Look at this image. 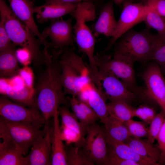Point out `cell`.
Listing matches in <instances>:
<instances>
[{"label": "cell", "instance_id": "obj_19", "mask_svg": "<svg viewBox=\"0 0 165 165\" xmlns=\"http://www.w3.org/2000/svg\"><path fill=\"white\" fill-rule=\"evenodd\" d=\"M58 112L53 117L54 127L51 140V163L52 165H67L65 145L61 136Z\"/></svg>", "mask_w": 165, "mask_h": 165}, {"label": "cell", "instance_id": "obj_27", "mask_svg": "<svg viewBox=\"0 0 165 165\" xmlns=\"http://www.w3.org/2000/svg\"><path fill=\"white\" fill-rule=\"evenodd\" d=\"M58 112L61 118V127L73 131L83 140L85 135L87 134V129L83 127L73 112H70L67 108L64 106H60Z\"/></svg>", "mask_w": 165, "mask_h": 165}, {"label": "cell", "instance_id": "obj_17", "mask_svg": "<svg viewBox=\"0 0 165 165\" xmlns=\"http://www.w3.org/2000/svg\"><path fill=\"white\" fill-rule=\"evenodd\" d=\"M113 1H109L101 9L97 21L92 27L94 36L102 34L112 37L114 35L117 21L114 15Z\"/></svg>", "mask_w": 165, "mask_h": 165}, {"label": "cell", "instance_id": "obj_21", "mask_svg": "<svg viewBox=\"0 0 165 165\" xmlns=\"http://www.w3.org/2000/svg\"><path fill=\"white\" fill-rule=\"evenodd\" d=\"M125 143L141 157L155 165H160L161 156L160 149L147 139L130 137Z\"/></svg>", "mask_w": 165, "mask_h": 165}, {"label": "cell", "instance_id": "obj_15", "mask_svg": "<svg viewBox=\"0 0 165 165\" xmlns=\"http://www.w3.org/2000/svg\"><path fill=\"white\" fill-rule=\"evenodd\" d=\"M62 72L61 79L64 92L77 96L82 87L92 81L90 77L81 76L67 63L61 60Z\"/></svg>", "mask_w": 165, "mask_h": 165}, {"label": "cell", "instance_id": "obj_44", "mask_svg": "<svg viewBox=\"0 0 165 165\" xmlns=\"http://www.w3.org/2000/svg\"><path fill=\"white\" fill-rule=\"evenodd\" d=\"M124 1V0H113L115 3L118 5H121Z\"/></svg>", "mask_w": 165, "mask_h": 165}, {"label": "cell", "instance_id": "obj_9", "mask_svg": "<svg viewBox=\"0 0 165 165\" xmlns=\"http://www.w3.org/2000/svg\"><path fill=\"white\" fill-rule=\"evenodd\" d=\"M86 134L80 145L94 164L105 165L108 152L105 130L95 123L88 127Z\"/></svg>", "mask_w": 165, "mask_h": 165}, {"label": "cell", "instance_id": "obj_10", "mask_svg": "<svg viewBox=\"0 0 165 165\" xmlns=\"http://www.w3.org/2000/svg\"><path fill=\"white\" fill-rule=\"evenodd\" d=\"M72 20L70 18L65 20L59 18L51 20L50 25L42 31L43 37L45 39L47 38L50 39L54 49L74 48Z\"/></svg>", "mask_w": 165, "mask_h": 165}, {"label": "cell", "instance_id": "obj_18", "mask_svg": "<svg viewBox=\"0 0 165 165\" xmlns=\"http://www.w3.org/2000/svg\"><path fill=\"white\" fill-rule=\"evenodd\" d=\"M0 165H28L26 156L9 139L0 137Z\"/></svg>", "mask_w": 165, "mask_h": 165}, {"label": "cell", "instance_id": "obj_26", "mask_svg": "<svg viewBox=\"0 0 165 165\" xmlns=\"http://www.w3.org/2000/svg\"><path fill=\"white\" fill-rule=\"evenodd\" d=\"M74 50V48L71 47L63 49L60 59L69 64L81 76L90 77L88 64L75 53Z\"/></svg>", "mask_w": 165, "mask_h": 165}, {"label": "cell", "instance_id": "obj_2", "mask_svg": "<svg viewBox=\"0 0 165 165\" xmlns=\"http://www.w3.org/2000/svg\"><path fill=\"white\" fill-rule=\"evenodd\" d=\"M0 20L3 22L13 43L27 50L35 64L45 63L50 55L40 49L39 40L30 29L14 14L4 0H0Z\"/></svg>", "mask_w": 165, "mask_h": 165}, {"label": "cell", "instance_id": "obj_16", "mask_svg": "<svg viewBox=\"0 0 165 165\" xmlns=\"http://www.w3.org/2000/svg\"><path fill=\"white\" fill-rule=\"evenodd\" d=\"M77 4L45 3L35 6L34 13L36 14L37 21L43 24L72 13L77 7Z\"/></svg>", "mask_w": 165, "mask_h": 165}, {"label": "cell", "instance_id": "obj_39", "mask_svg": "<svg viewBox=\"0 0 165 165\" xmlns=\"http://www.w3.org/2000/svg\"><path fill=\"white\" fill-rule=\"evenodd\" d=\"M16 55L18 61L24 66H28L32 61L30 53L25 49L22 48L16 50Z\"/></svg>", "mask_w": 165, "mask_h": 165}, {"label": "cell", "instance_id": "obj_12", "mask_svg": "<svg viewBox=\"0 0 165 165\" xmlns=\"http://www.w3.org/2000/svg\"><path fill=\"white\" fill-rule=\"evenodd\" d=\"M10 7L15 15L23 22L39 40L44 47V50L47 53L48 49L52 46L44 38L38 29L34 16V0H8Z\"/></svg>", "mask_w": 165, "mask_h": 165}, {"label": "cell", "instance_id": "obj_4", "mask_svg": "<svg viewBox=\"0 0 165 165\" xmlns=\"http://www.w3.org/2000/svg\"><path fill=\"white\" fill-rule=\"evenodd\" d=\"M152 34L149 29L136 31L131 29L116 42L114 54L127 57L135 62L153 60Z\"/></svg>", "mask_w": 165, "mask_h": 165}, {"label": "cell", "instance_id": "obj_37", "mask_svg": "<svg viewBox=\"0 0 165 165\" xmlns=\"http://www.w3.org/2000/svg\"><path fill=\"white\" fill-rule=\"evenodd\" d=\"M156 140L157 141V146L161 154L159 163L160 165H165V119Z\"/></svg>", "mask_w": 165, "mask_h": 165}, {"label": "cell", "instance_id": "obj_46", "mask_svg": "<svg viewBox=\"0 0 165 165\" xmlns=\"http://www.w3.org/2000/svg\"><path fill=\"white\" fill-rule=\"evenodd\" d=\"M164 101L165 103V93L164 97Z\"/></svg>", "mask_w": 165, "mask_h": 165}, {"label": "cell", "instance_id": "obj_35", "mask_svg": "<svg viewBox=\"0 0 165 165\" xmlns=\"http://www.w3.org/2000/svg\"><path fill=\"white\" fill-rule=\"evenodd\" d=\"M105 165H140V164L134 161L124 159L119 157L108 147L107 158Z\"/></svg>", "mask_w": 165, "mask_h": 165}, {"label": "cell", "instance_id": "obj_30", "mask_svg": "<svg viewBox=\"0 0 165 165\" xmlns=\"http://www.w3.org/2000/svg\"><path fill=\"white\" fill-rule=\"evenodd\" d=\"M145 6L146 10L143 21L148 28L156 30L158 35L165 38V17Z\"/></svg>", "mask_w": 165, "mask_h": 165}, {"label": "cell", "instance_id": "obj_36", "mask_svg": "<svg viewBox=\"0 0 165 165\" xmlns=\"http://www.w3.org/2000/svg\"><path fill=\"white\" fill-rule=\"evenodd\" d=\"M18 74L23 80L25 85L29 88H33L34 75L31 68L28 66L20 68Z\"/></svg>", "mask_w": 165, "mask_h": 165}, {"label": "cell", "instance_id": "obj_38", "mask_svg": "<svg viewBox=\"0 0 165 165\" xmlns=\"http://www.w3.org/2000/svg\"><path fill=\"white\" fill-rule=\"evenodd\" d=\"M145 4L158 14L165 17V0H146Z\"/></svg>", "mask_w": 165, "mask_h": 165}, {"label": "cell", "instance_id": "obj_5", "mask_svg": "<svg viewBox=\"0 0 165 165\" xmlns=\"http://www.w3.org/2000/svg\"><path fill=\"white\" fill-rule=\"evenodd\" d=\"M96 64L99 71L110 72L122 81L128 89L137 96L147 98L145 89L137 84L134 64L135 62L124 56L114 54L113 58L105 54L95 56Z\"/></svg>", "mask_w": 165, "mask_h": 165}, {"label": "cell", "instance_id": "obj_20", "mask_svg": "<svg viewBox=\"0 0 165 165\" xmlns=\"http://www.w3.org/2000/svg\"><path fill=\"white\" fill-rule=\"evenodd\" d=\"M16 46L11 42L0 51L1 78H10L18 74L20 68L16 55Z\"/></svg>", "mask_w": 165, "mask_h": 165}, {"label": "cell", "instance_id": "obj_14", "mask_svg": "<svg viewBox=\"0 0 165 165\" xmlns=\"http://www.w3.org/2000/svg\"><path fill=\"white\" fill-rule=\"evenodd\" d=\"M48 122L44 126V135L37 140L32 145L26 158L28 165H51L52 133Z\"/></svg>", "mask_w": 165, "mask_h": 165}, {"label": "cell", "instance_id": "obj_43", "mask_svg": "<svg viewBox=\"0 0 165 165\" xmlns=\"http://www.w3.org/2000/svg\"><path fill=\"white\" fill-rule=\"evenodd\" d=\"M143 110L150 121H151L154 118L156 114L154 109L146 105H141Z\"/></svg>", "mask_w": 165, "mask_h": 165}, {"label": "cell", "instance_id": "obj_28", "mask_svg": "<svg viewBox=\"0 0 165 165\" xmlns=\"http://www.w3.org/2000/svg\"><path fill=\"white\" fill-rule=\"evenodd\" d=\"M65 145L68 165H93V161L85 153L79 144Z\"/></svg>", "mask_w": 165, "mask_h": 165}, {"label": "cell", "instance_id": "obj_3", "mask_svg": "<svg viewBox=\"0 0 165 165\" xmlns=\"http://www.w3.org/2000/svg\"><path fill=\"white\" fill-rule=\"evenodd\" d=\"M70 14L76 20L73 26L75 42L77 43L79 51L87 56L91 76L95 78L99 74L94 53L95 39L91 30L86 24V22L94 21L96 18L94 4L90 2L79 3Z\"/></svg>", "mask_w": 165, "mask_h": 165}, {"label": "cell", "instance_id": "obj_8", "mask_svg": "<svg viewBox=\"0 0 165 165\" xmlns=\"http://www.w3.org/2000/svg\"><path fill=\"white\" fill-rule=\"evenodd\" d=\"M123 9L118 21L113 36L110 39L102 53L108 51L117 40L135 25L143 21L146 10L145 4L135 3L130 0H124Z\"/></svg>", "mask_w": 165, "mask_h": 165}, {"label": "cell", "instance_id": "obj_25", "mask_svg": "<svg viewBox=\"0 0 165 165\" xmlns=\"http://www.w3.org/2000/svg\"><path fill=\"white\" fill-rule=\"evenodd\" d=\"M35 95V91L34 88H29L25 86L19 90L10 88L3 95L17 103L30 107L37 108Z\"/></svg>", "mask_w": 165, "mask_h": 165}, {"label": "cell", "instance_id": "obj_11", "mask_svg": "<svg viewBox=\"0 0 165 165\" xmlns=\"http://www.w3.org/2000/svg\"><path fill=\"white\" fill-rule=\"evenodd\" d=\"M159 65L157 63H152L143 73L142 77L146 85L147 98L155 101L165 112V79Z\"/></svg>", "mask_w": 165, "mask_h": 165}, {"label": "cell", "instance_id": "obj_40", "mask_svg": "<svg viewBox=\"0 0 165 165\" xmlns=\"http://www.w3.org/2000/svg\"><path fill=\"white\" fill-rule=\"evenodd\" d=\"M5 27L4 23L2 20L0 21V51L7 47L11 43Z\"/></svg>", "mask_w": 165, "mask_h": 165}, {"label": "cell", "instance_id": "obj_23", "mask_svg": "<svg viewBox=\"0 0 165 165\" xmlns=\"http://www.w3.org/2000/svg\"><path fill=\"white\" fill-rule=\"evenodd\" d=\"M107 98L104 93L100 91L94 83L90 90L87 104L94 110L103 123L109 116L106 103Z\"/></svg>", "mask_w": 165, "mask_h": 165}, {"label": "cell", "instance_id": "obj_1", "mask_svg": "<svg viewBox=\"0 0 165 165\" xmlns=\"http://www.w3.org/2000/svg\"><path fill=\"white\" fill-rule=\"evenodd\" d=\"M62 52V50H52L46 62V69L39 80L35 105L46 122L58 112L60 105L69 103L65 96L61 79L60 57Z\"/></svg>", "mask_w": 165, "mask_h": 165}, {"label": "cell", "instance_id": "obj_33", "mask_svg": "<svg viewBox=\"0 0 165 165\" xmlns=\"http://www.w3.org/2000/svg\"><path fill=\"white\" fill-rule=\"evenodd\" d=\"M165 119V112L161 109L151 121L148 128V141L153 144L163 126Z\"/></svg>", "mask_w": 165, "mask_h": 165}, {"label": "cell", "instance_id": "obj_6", "mask_svg": "<svg viewBox=\"0 0 165 165\" xmlns=\"http://www.w3.org/2000/svg\"><path fill=\"white\" fill-rule=\"evenodd\" d=\"M45 133L44 128L42 130L31 125L13 122L0 117V134L10 140L24 156Z\"/></svg>", "mask_w": 165, "mask_h": 165}, {"label": "cell", "instance_id": "obj_42", "mask_svg": "<svg viewBox=\"0 0 165 165\" xmlns=\"http://www.w3.org/2000/svg\"><path fill=\"white\" fill-rule=\"evenodd\" d=\"M45 2L57 3L77 4L84 2H93L99 0H44Z\"/></svg>", "mask_w": 165, "mask_h": 165}, {"label": "cell", "instance_id": "obj_7", "mask_svg": "<svg viewBox=\"0 0 165 165\" xmlns=\"http://www.w3.org/2000/svg\"><path fill=\"white\" fill-rule=\"evenodd\" d=\"M0 117L8 121L29 124L41 128L46 123L37 108L26 107L5 96L0 98Z\"/></svg>", "mask_w": 165, "mask_h": 165}, {"label": "cell", "instance_id": "obj_13", "mask_svg": "<svg viewBox=\"0 0 165 165\" xmlns=\"http://www.w3.org/2000/svg\"><path fill=\"white\" fill-rule=\"evenodd\" d=\"M99 72L102 90L103 89L104 93L111 101L121 100L129 104L137 97L136 94L112 73Z\"/></svg>", "mask_w": 165, "mask_h": 165}, {"label": "cell", "instance_id": "obj_45", "mask_svg": "<svg viewBox=\"0 0 165 165\" xmlns=\"http://www.w3.org/2000/svg\"><path fill=\"white\" fill-rule=\"evenodd\" d=\"M161 69L163 74H164L165 75V67H164L162 68H161Z\"/></svg>", "mask_w": 165, "mask_h": 165}, {"label": "cell", "instance_id": "obj_41", "mask_svg": "<svg viewBox=\"0 0 165 165\" xmlns=\"http://www.w3.org/2000/svg\"><path fill=\"white\" fill-rule=\"evenodd\" d=\"M134 116H137L142 120L144 122L150 124L151 121L145 113L141 106L136 108H134Z\"/></svg>", "mask_w": 165, "mask_h": 165}, {"label": "cell", "instance_id": "obj_31", "mask_svg": "<svg viewBox=\"0 0 165 165\" xmlns=\"http://www.w3.org/2000/svg\"><path fill=\"white\" fill-rule=\"evenodd\" d=\"M153 60L162 68L165 67V38L158 34H152Z\"/></svg>", "mask_w": 165, "mask_h": 165}, {"label": "cell", "instance_id": "obj_22", "mask_svg": "<svg viewBox=\"0 0 165 165\" xmlns=\"http://www.w3.org/2000/svg\"><path fill=\"white\" fill-rule=\"evenodd\" d=\"M105 133L108 148L119 157L134 161L140 165H155L138 154L126 143L115 140L108 135L105 131Z\"/></svg>", "mask_w": 165, "mask_h": 165}, {"label": "cell", "instance_id": "obj_32", "mask_svg": "<svg viewBox=\"0 0 165 165\" xmlns=\"http://www.w3.org/2000/svg\"><path fill=\"white\" fill-rule=\"evenodd\" d=\"M67 98L71 107L73 113L83 127L87 130L90 125L94 123L87 116L80 105L79 99L74 95L72 96L71 97H68Z\"/></svg>", "mask_w": 165, "mask_h": 165}, {"label": "cell", "instance_id": "obj_29", "mask_svg": "<svg viewBox=\"0 0 165 165\" xmlns=\"http://www.w3.org/2000/svg\"><path fill=\"white\" fill-rule=\"evenodd\" d=\"M109 115L125 122L134 117V108L121 100L111 101L107 104Z\"/></svg>", "mask_w": 165, "mask_h": 165}, {"label": "cell", "instance_id": "obj_24", "mask_svg": "<svg viewBox=\"0 0 165 165\" xmlns=\"http://www.w3.org/2000/svg\"><path fill=\"white\" fill-rule=\"evenodd\" d=\"M106 134L113 139L125 142L130 137L125 122L109 115L103 123Z\"/></svg>", "mask_w": 165, "mask_h": 165}, {"label": "cell", "instance_id": "obj_34", "mask_svg": "<svg viewBox=\"0 0 165 165\" xmlns=\"http://www.w3.org/2000/svg\"><path fill=\"white\" fill-rule=\"evenodd\" d=\"M143 122L135 121L132 119L125 122L130 137L141 138H148V128Z\"/></svg>", "mask_w": 165, "mask_h": 165}]
</instances>
